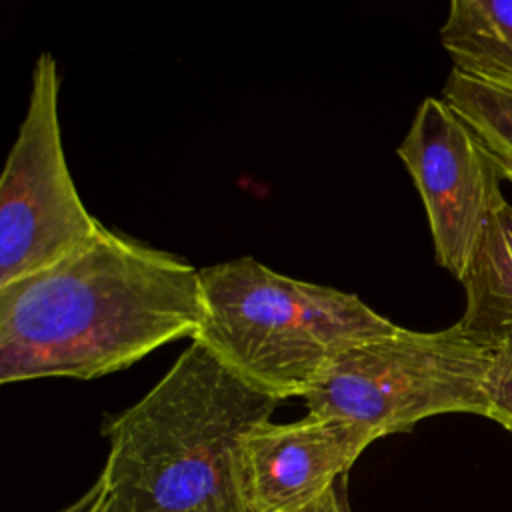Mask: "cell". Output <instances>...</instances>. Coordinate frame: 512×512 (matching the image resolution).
I'll return each mask as SVG.
<instances>
[{"label":"cell","mask_w":512,"mask_h":512,"mask_svg":"<svg viewBox=\"0 0 512 512\" xmlns=\"http://www.w3.org/2000/svg\"><path fill=\"white\" fill-rule=\"evenodd\" d=\"M200 324V270L104 228L0 288V382L120 372L174 340H194Z\"/></svg>","instance_id":"1"},{"label":"cell","mask_w":512,"mask_h":512,"mask_svg":"<svg viewBox=\"0 0 512 512\" xmlns=\"http://www.w3.org/2000/svg\"><path fill=\"white\" fill-rule=\"evenodd\" d=\"M280 402L192 340L150 392L106 422L98 512H246L240 442Z\"/></svg>","instance_id":"2"},{"label":"cell","mask_w":512,"mask_h":512,"mask_svg":"<svg viewBox=\"0 0 512 512\" xmlns=\"http://www.w3.org/2000/svg\"><path fill=\"white\" fill-rule=\"evenodd\" d=\"M196 342L254 388L304 398L348 348L398 328L356 294L288 278L252 256L200 270Z\"/></svg>","instance_id":"3"},{"label":"cell","mask_w":512,"mask_h":512,"mask_svg":"<svg viewBox=\"0 0 512 512\" xmlns=\"http://www.w3.org/2000/svg\"><path fill=\"white\" fill-rule=\"evenodd\" d=\"M488 344L456 322L394 332L342 352L304 396L308 412L346 420L374 440L440 414L486 416Z\"/></svg>","instance_id":"4"},{"label":"cell","mask_w":512,"mask_h":512,"mask_svg":"<svg viewBox=\"0 0 512 512\" xmlns=\"http://www.w3.org/2000/svg\"><path fill=\"white\" fill-rule=\"evenodd\" d=\"M58 94L56 60L40 52L28 108L0 178V288L60 262L106 228L74 186Z\"/></svg>","instance_id":"5"},{"label":"cell","mask_w":512,"mask_h":512,"mask_svg":"<svg viewBox=\"0 0 512 512\" xmlns=\"http://www.w3.org/2000/svg\"><path fill=\"white\" fill-rule=\"evenodd\" d=\"M396 152L420 192L436 262L462 280L490 214L506 200L502 170L472 128L436 96L422 100Z\"/></svg>","instance_id":"6"},{"label":"cell","mask_w":512,"mask_h":512,"mask_svg":"<svg viewBox=\"0 0 512 512\" xmlns=\"http://www.w3.org/2000/svg\"><path fill=\"white\" fill-rule=\"evenodd\" d=\"M374 438L340 418L308 412L264 420L240 442L238 490L246 512H296L322 498Z\"/></svg>","instance_id":"7"},{"label":"cell","mask_w":512,"mask_h":512,"mask_svg":"<svg viewBox=\"0 0 512 512\" xmlns=\"http://www.w3.org/2000/svg\"><path fill=\"white\" fill-rule=\"evenodd\" d=\"M466 294L458 324L472 338L494 344L512 332V204L504 200L488 218L462 276Z\"/></svg>","instance_id":"8"},{"label":"cell","mask_w":512,"mask_h":512,"mask_svg":"<svg viewBox=\"0 0 512 512\" xmlns=\"http://www.w3.org/2000/svg\"><path fill=\"white\" fill-rule=\"evenodd\" d=\"M440 42L456 72L512 74V0H452Z\"/></svg>","instance_id":"9"},{"label":"cell","mask_w":512,"mask_h":512,"mask_svg":"<svg viewBox=\"0 0 512 512\" xmlns=\"http://www.w3.org/2000/svg\"><path fill=\"white\" fill-rule=\"evenodd\" d=\"M440 98L472 128L512 182V74L480 78L452 70Z\"/></svg>","instance_id":"10"},{"label":"cell","mask_w":512,"mask_h":512,"mask_svg":"<svg viewBox=\"0 0 512 512\" xmlns=\"http://www.w3.org/2000/svg\"><path fill=\"white\" fill-rule=\"evenodd\" d=\"M484 394L486 418L512 432V332L488 346Z\"/></svg>","instance_id":"11"},{"label":"cell","mask_w":512,"mask_h":512,"mask_svg":"<svg viewBox=\"0 0 512 512\" xmlns=\"http://www.w3.org/2000/svg\"><path fill=\"white\" fill-rule=\"evenodd\" d=\"M102 496H104V486H102V480L98 478L84 496H80L74 504H70L60 512H98L102 504Z\"/></svg>","instance_id":"12"},{"label":"cell","mask_w":512,"mask_h":512,"mask_svg":"<svg viewBox=\"0 0 512 512\" xmlns=\"http://www.w3.org/2000/svg\"><path fill=\"white\" fill-rule=\"evenodd\" d=\"M296 512H348V508H346V504H344V500L338 492V486H334L322 498H318L310 506H306L302 510H296Z\"/></svg>","instance_id":"13"}]
</instances>
